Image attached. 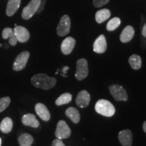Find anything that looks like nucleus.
Returning a JSON list of instances; mask_svg holds the SVG:
<instances>
[{
  "label": "nucleus",
  "mask_w": 146,
  "mask_h": 146,
  "mask_svg": "<svg viewBox=\"0 0 146 146\" xmlns=\"http://www.w3.org/2000/svg\"><path fill=\"white\" fill-rule=\"evenodd\" d=\"M18 141L20 146H31L34 139L30 134L24 133L18 137Z\"/></svg>",
  "instance_id": "22"
},
{
  "label": "nucleus",
  "mask_w": 146,
  "mask_h": 146,
  "mask_svg": "<svg viewBox=\"0 0 146 146\" xmlns=\"http://www.w3.org/2000/svg\"><path fill=\"white\" fill-rule=\"evenodd\" d=\"M13 127V122L12 120L9 117L3 118L1 124H0V130L3 133H8L12 131Z\"/></svg>",
  "instance_id": "21"
},
{
  "label": "nucleus",
  "mask_w": 146,
  "mask_h": 146,
  "mask_svg": "<svg viewBox=\"0 0 146 146\" xmlns=\"http://www.w3.org/2000/svg\"><path fill=\"white\" fill-rule=\"evenodd\" d=\"M110 0H94V5L96 8H100L108 3Z\"/></svg>",
  "instance_id": "27"
},
{
  "label": "nucleus",
  "mask_w": 146,
  "mask_h": 146,
  "mask_svg": "<svg viewBox=\"0 0 146 146\" xmlns=\"http://www.w3.org/2000/svg\"><path fill=\"white\" fill-rule=\"evenodd\" d=\"M72 95L69 93H64L62 94L58 99L56 100V104L57 106H61L70 103L72 101Z\"/></svg>",
  "instance_id": "24"
},
{
  "label": "nucleus",
  "mask_w": 146,
  "mask_h": 146,
  "mask_svg": "<svg viewBox=\"0 0 146 146\" xmlns=\"http://www.w3.org/2000/svg\"><path fill=\"white\" fill-rule=\"evenodd\" d=\"M109 88L111 94L116 101H127V94L123 87L118 85H112Z\"/></svg>",
  "instance_id": "7"
},
{
  "label": "nucleus",
  "mask_w": 146,
  "mask_h": 146,
  "mask_svg": "<svg viewBox=\"0 0 146 146\" xmlns=\"http://www.w3.org/2000/svg\"><path fill=\"white\" fill-rule=\"evenodd\" d=\"M90 100V95L89 93L85 90H82L77 95L76 99V104L79 108H83L89 104Z\"/></svg>",
  "instance_id": "10"
},
{
  "label": "nucleus",
  "mask_w": 146,
  "mask_h": 146,
  "mask_svg": "<svg viewBox=\"0 0 146 146\" xmlns=\"http://www.w3.org/2000/svg\"><path fill=\"white\" fill-rule=\"evenodd\" d=\"M2 37L4 39H9V43L12 46H14L17 44V39H16L14 30L12 29L7 27V28L3 29L2 32Z\"/></svg>",
  "instance_id": "17"
},
{
  "label": "nucleus",
  "mask_w": 146,
  "mask_h": 146,
  "mask_svg": "<svg viewBox=\"0 0 146 146\" xmlns=\"http://www.w3.org/2000/svg\"><path fill=\"white\" fill-rule=\"evenodd\" d=\"M68 69H69L68 66H64L62 68V75L64 76H65V74L67 72V70H68Z\"/></svg>",
  "instance_id": "29"
},
{
  "label": "nucleus",
  "mask_w": 146,
  "mask_h": 146,
  "mask_svg": "<svg viewBox=\"0 0 146 146\" xmlns=\"http://www.w3.org/2000/svg\"><path fill=\"white\" fill-rule=\"evenodd\" d=\"M107 43L105 36L101 35L97 38L94 43V51L98 54H103L106 51Z\"/></svg>",
  "instance_id": "11"
},
{
  "label": "nucleus",
  "mask_w": 146,
  "mask_h": 146,
  "mask_svg": "<svg viewBox=\"0 0 146 146\" xmlns=\"http://www.w3.org/2000/svg\"><path fill=\"white\" fill-rule=\"evenodd\" d=\"M30 56V53L27 51H24L16 58L13 64V70L20 71L24 69L26 66L27 62Z\"/></svg>",
  "instance_id": "6"
},
{
  "label": "nucleus",
  "mask_w": 146,
  "mask_h": 146,
  "mask_svg": "<svg viewBox=\"0 0 146 146\" xmlns=\"http://www.w3.org/2000/svg\"><path fill=\"white\" fill-rule=\"evenodd\" d=\"M70 30V19L68 15H64L57 27V34L60 36L66 35Z\"/></svg>",
  "instance_id": "8"
},
{
  "label": "nucleus",
  "mask_w": 146,
  "mask_h": 146,
  "mask_svg": "<svg viewBox=\"0 0 146 146\" xmlns=\"http://www.w3.org/2000/svg\"><path fill=\"white\" fill-rule=\"evenodd\" d=\"M118 139L123 146H131L133 141L132 133L128 129L120 131L118 134Z\"/></svg>",
  "instance_id": "12"
},
{
  "label": "nucleus",
  "mask_w": 146,
  "mask_h": 146,
  "mask_svg": "<svg viewBox=\"0 0 146 146\" xmlns=\"http://www.w3.org/2000/svg\"><path fill=\"white\" fill-rule=\"evenodd\" d=\"M21 0H9L6 8V14L8 16H12L17 12L21 5Z\"/></svg>",
  "instance_id": "18"
},
{
  "label": "nucleus",
  "mask_w": 146,
  "mask_h": 146,
  "mask_svg": "<svg viewBox=\"0 0 146 146\" xmlns=\"http://www.w3.org/2000/svg\"><path fill=\"white\" fill-rule=\"evenodd\" d=\"M31 83L35 87L48 90L56 85V79L45 74H38L33 76Z\"/></svg>",
  "instance_id": "1"
},
{
  "label": "nucleus",
  "mask_w": 146,
  "mask_h": 146,
  "mask_svg": "<svg viewBox=\"0 0 146 146\" xmlns=\"http://www.w3.org/2000/svg\"><path fill=\"white\" fill-rule=\"evenodd\" d=\"M35 112L36 114L44 121H48L50 119L51 115L47 108L41 103H38L35 105Z\"/></svg>",
  "instance_id": "14"
},
{
  "label": "nucleus",
  "mask_w": 146,
  "mask_h": 146,
  "mask_svg": "<svg viewBox=\"0 0 146 146\" xmlns=\"http://www.w3.org/2000/svg\"><path fill=\"white\" fill-rule=\"evenodd\" d=\"M41 0H31L25 8H23L22 12V18L24 20H29L38 12L41 5Z\"/></svg>",
  "instance_id": "3"
},
{
  "label": "nucleus",
  "mask_w": 146,
  "mask_h": 146,
  "mask_svg": "<svg viewBox=\"0 0 146 146\" xmlns=\"http://www.w3.org/2000/svg\"><path fill=\"white\" fill-rule=\"evenodd\" d=\"M13 30L18 41L21 43L28 41L30 38V33L26 28L22 26H16Z\"/></svg>",
  "instance_id": "9"
},
{
  "label": "nucleus",
  "mask_w": 146,
  "mask_h": 146,
  "mask_svg": "<svg viewBox=\"0 0 146 146\" xmlns=\"http://www.w3.org/2000/svg\"><path fill=\"white\" fill-rule=\"evenodd\" d=\"M142 35H143V36H145L146 38V24L144 25L143 29H142Z\"/></svg>",
  "instance_id": "30"
},
{
  "label": "nucleus",
  "mask_w": 146,
  "mask_h": 146,
  "mask_svg": "<svg viewBox=\"0 0 146 146\" xmlns=\"http://www.w3.org/2000/svg\"><path fill=\"white\" fill-rule=\"evenodd\" d=\"M52 146H66L64 143L62 141V139H56L53 141L52 142Z\"/></svg>",
  "instance_id": "28"
},
{
  "label": "nucleus",
  "mask_w": 146,
  "mask_h": 146,
  "mask_svg": "<svg viewBox=\"0 0 146 146\" xmlns=\"http://www.w3.org/2000/svg\"><path fill=\"white\" fill-rule=\"evenodd\" d=\"M22 123L24 125L33 128H37L39 126V122L36 119L35 116L33 114L24 115L22 118Z\"/></svg>",
  "instance_id": "16"
},
{
  "label": "nucleus",
  "mask_w": 146,
  "mask_h": 146,
  "mask_svg": "<svg viewBox=\"0 0 146 146\" xmlns=\"http://www.w3.org/2000/svg\"><path fill=\"white\" fill-rule=\"evenodd\" d=\"M111 15L110 12L108 9H102L96 12V21L98 23H102L108 19Z\"/></svg>",
  "instance_id": "20"
},
{
  "label": "nucleus",
  "mask_w": 146,
  "mask_h": 146,
  "mask_svg": "<svg viewBox=\"0 0 146 146\" xmlns=\"http://www.w3.org/2000/svg\"><path fill=\"white\" fill-rule=\"evenodd\" d=\"M120 19L118 17L113 18L107 24L106 29L108 31H114L115 29H116L118 27L120 26Z\"/></svg>",
  "instance_id": "25"
},
{
  "label": "nucleus",
  "mask_w": 146,
  "mask_h": 146,
  "mask_svg": "<svg viewBox=\"0 0 146 146\" xmlns=\"http://www.w3.org/2000/svg\"><path fill=\"white\" fill-rule=\"evenodd\" d=\"M76 41L74 38L68 36L64 40L61 44V50L64 54H70L74 49Z\"/></svg>",
  "instance_id": "13"
},
{
  "label": "nucleus",
  "mask_w": 146,
  "mask_h": 146,
  "mask_svg": "<svg viewBox=\"0 0 146 146\" xmlns=\"http://www.w3.org/2000/svg\"><path fill=\"white\" fill-rule=\"evenodd\" d=\"M65 114L74 123L77 124L80 120L79 112L74 107H70L66 110Z\"/></svg>",
  "instance_id": "19"
},
{
  "label": "nucleus",
  "mask_w": 146,
  "mask_h": 146,
  "mask_svg": "<svg viewBox=\"0 0 146 146\" xmlns=\"http://www.w3.org/2000/svg\"><path fill=\"white\" fill-rule=\"evenodd\" d=\"M95 110L98 114L107 117L112 116L116 112V110L112 104L106 100H100L97 102L95 106Z\"/></svg>",
  "instance_id": "2"
},
{
  "label": "nucleus",
  "mask_w": 146,
  "mask_h": 146,
  "mask_svg": "<svg viewBox=\"0 0 146 146\" xmlns=\"http://www.w3.org/2000/svg\"><path fill=\"white\" fill-rule=\"evenodd\" d=\"M10 104V98L9 97H4L0 98V112H3L8 107Z\"/></svg>",
  "instance_id": "26"
},
{
  "label": "nucleus",
  "mask_w": 146,
  "mask_h": 146,
  "mask_svg": "<svg viewBox=\"0 0 146 146\" xmlns=\"http://www.w3.org/2000/svg\"><path fill=\"white\" fill-rule=\"evenodd\" d=\"M0 146H1V139L0 138Z\"/></svg>",
  "instance_id": "32"
},
{
  "label": "nucleus",
  "mask_w": 146,
  "mask_h": 146,
  "mask_svg": "<svg viewBox=\"0 0 146 146\" xmlns=\"http://www.w3.org/2000/svg\"><path fill=\"white\" fill-rule=\"evenodd\" d=\"M55 135L59 139H67L70 136L71 130L64 120H60L58 122Z\"/></svg>",
  "instance_id": "5"
},
{
  "label": "nucleus",
  "mask_w": 146,
  "mask_h": 146,
  "mask_svg": "<svg viewBox=\"0 0 146 146\" xmlns=\"http://www.w3.org/2000/svg\"><path fill=\"white\" fill-rule=\"evenodd\" d=\"M143 129L144 132L146 133V121L144 122V123H143Z\"/></svg>",
  "instance_id": "31"
},
{
  "label": "nucleus",
  "mask_w": 146,
  "mask_h": 146,
  "mask_svg": "<svg viewBox=\"0 0 146 146\" xmlns=\"http://www.w3.org/2000/svg\"><path fill=\"white\" fill-rule=\"evenodd\" d=\"M135 35V30L133 27L127 26L122 31L120 36V41L123 43H127L133 39Z\"/></svg>",
  "instance_id": "15"
},
{
  "label": "nucleus",
  "mask_w": 146,
  "mask_h": 146,
  "mask_svg": "<svg viewBox=\"0 0 146 146\" xmlns=\"http://www.w3.org/2000/svg\"><path fill=\"white\" fill-rule=\"evenodd\" d=\"M89 69L87 61L84 58L79 59L76 62V70L75 76L78 81L85 79L88 75Z\"/></svg>",
  "instance_id": "4"
},
{
  "label": "nucleus",
  "mask_w": 146,
  "mask_h": 146,
  "mask_svg": "<svg viewBox=\"0 0 146 146\" xmlns=\"http://www.w3.org/2000/svg\"><path fill=\"white\" fill-rule=\"evenodd\" d=\"M129 64L134 70H139L141 66V58L137 54H133L129 59Z\"/></svg>",
  "instance_id": "23"
}]
</instances>
